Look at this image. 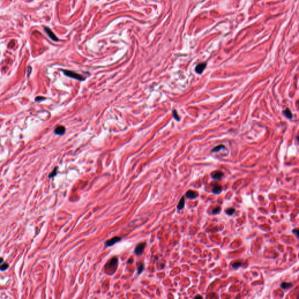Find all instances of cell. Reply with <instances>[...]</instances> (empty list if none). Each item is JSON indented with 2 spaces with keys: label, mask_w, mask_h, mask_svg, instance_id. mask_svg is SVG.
<instances>
[{
  "label": "cell",
  "mask_w": 299,
  "mask_h": 299,
  "mask_svg": "<svg viewBox=\"0 0 299 299\" xmlns=\"http://www.w3.org/2000/svg\"><path fill=\"white\" fill-rule=\"evenodd\" d=\"M283 114L288 119H292L293 118V114L289 108H287L283 111Z\"/></svg>",
  "instance_id": "10"
},
{
  "label": "cell",
  "mask_w": 299,
  "mask_h": 299,
  "mask_svg": "<svg viewBox=\"0 0 299 299\" xmlns=\"http://www.w3.org/2000/svg\"><path fill=\"white\" fill-rule=\"evenodd\" d=\"M146 245L147 244L146 242H140V244L137 245L134 249V254L136 255H140L142 254Z\"/></svg>",
  "instance_id": "3"
},
{
  "label": "cell",
  "mask_w": 299,
  "mask_h": 299,
  "mask_svg": "<svg viewBox=\"0 0 299 299\" xmlns=\"http://www.w3.org/2000/svg\"><path fill=\"white\" fill-rule=\"evenodd\" d=\"M235 212H236V209H235L234 208H233V207H231V208L228 209L226 211V213H227L228 215H229V216L233 215V214L235 213Z\"/></svg>",
  "instance_id": "16"
},
{
  "label": "cell",
  "mask_w": 299,
  "mask_h": 299,
  "mask_svg": "<svg viewBox=\"0 0 299 299\" xmlns=\"http://www.w3.org/2000/svg\"><path fill=\"white\" fill-rule=\"evenodd\" d=\"M121 239V237H114L112 238V239H108L105 243V245L106 246H108V247H109V246H111L112 245H114L116 244V243H117L118 242H119V241H120Z\"/></svg>",
  "instance_id": "4"
},
{
  "label": "cell",
  "mask_w": 299,
  "mask_h": 299,
  "mask_svg": "<svg viewBox=\"0 0 299 299\" xmlns=\"http://www.w3.org/2000/svg\"><path fill=\"white\" fill-rule=\"evenodd\" d=\"M195 299H197V298H200V299H202V297L201 296H200V295H197V296H195Z\"/></svg>",
  "instance_id": "25"
},
{
  "label": "cell",
  "mask_w": 299,
  "mask_h": 299,
  "mask_svg": "<svg viewBox=\"0 0 299 299\" xmlns=\"http://www.w3.org/2000/svg\"><path fill=\"white\" fill-rule=\"evenodd\" d=\"M57 170H58V167H55V169H54V170L53 171H52V172H51V173H50V174L49 175V177H48L49 178H53L54 177H55L56 175H57Z\"/></svg>",
  "instance_id": "15"
},
{
  "label": "cell",
  "mask_w": 299,
  "mask_h": 299,
  "mask_svg": "<svg viewBox=\"0 0 299 299\" xmlns=\"http://www.w3.org/2000/svg\"><path fill=\"white\" fill-rule=\"evenodd\" d=\"M144 264L142 262H140L138 264L137 267V272L138 275H140L144 271Z\"/></svg>",
  "instance_id": "13"
},
{
  "label": "cell",
  "mask_w": 299,
  "mask_h": 299,
  "mask_svg": "<svg viewBox=\"0 0 299 299\" xmlns=\"http://www.w3.org/2000/svg\"><path fill=\"white\" fill-rule=\"evenodd\" d=\"M292 233H293V234H295V235H296L299 238V229H293V230H292Z\"/></svg>",
  "instance_id": "21"
},
{
  "label": "cell",
  "mask_w": 299,
  "mask_h": 299,
  "mask_svg": "<svg viewBox=\"0 0 299 299\" xmlns=\"http://www.w3.org/2000/svg\"><path fill=\"white\" fill-rule=\"evenodd\" d=\"M118 263V259L116 257L112 258L105 265V268L106 273L109 275H112L115 272V271L117 269Z\"/></svg>",
  "instance_id": "1"
},
{
  "label": "cell",
  "mask_w": 299,
  "mask_h": 299,
  "mask_svg": "<svg viewBox=\"0 0 299 299\" xmlns=\"http://www.w3.org/2000/svg\"><path fill=\"white\" fill-rule=\"evenodd\" d=\"M44 99H45V97H38L37 98H35V101H38V102H39V101H42L44 100Z\"/></svg>",
  "instance_id": "22"
},
{
  "label": "cell",
  "mask_w": 299,
  "mask_h": 299,
  "mask_svg": "<svg viewBox=\"0 0 299 299\" xmlns=\"http://www.w3.org/2000/svg\"><path fill=\"white\" fill-rule=\"evenodd\" d=\"M185 196L186 197L187 199H191V200H193V199H195L196 198H197V197L199 196V193L196 191H193V190H187V191L186 192Z\"/></svg>",
  "instance_id": "6"
},
{
  "label": "cell",
  "mask_w": 299,
  "mask_h": 299,
  "mask_svg": "<svg viewBox=\"0 0 299 299\" xmlns=\"http://www.w3.org/2000/svg\"><path fill=\"white\" fill-rule=\"evenodd\" d=\"M223 173L222 171H216L212 173V177L213 179L216 180H220L223 176Z\"/></svg>",
  "instance_id": "7"
},
{
  "label": "cell",
  "mask_w": 299,
  "mask_h": 299,
  "mask_svg": "<svg viewBox=\"0 0 299 299\" xmlns=\"http://www.w3.org/2000/svg\"><path fill=\"white\" fill-rule=\"evenodd\" d=\"M221 210V207H216V208H214L213 210H212V213L213 214H216L219 213L220 212Z\"/></svg>",
  "instance_id": "20"
},
{
  "label": "cell",
  "mask_w": 299,
  "mask_h": 299,
  "mask_svg": "<svg viewBox=\"0 0 299 299\" xmlns=\"http://www.w3.org/2000/svg\"><path fill=\"white\" fill-rule=\"evenodd\" d=\"M222 190V186H220L219 185H216L213 186V190H212V192L214 194L218 195V194H220L221 193Z\"/></svg>",
  "instance_id": "12"
},
{
  "label": "cell",
  "mask_w": 299,
  "mask_h": 299,
  "mask_svg": "<svg viewBox=\"0 0 299 299\" xmlns=\"http://www.w3.org/2000/svg\"><path fill=\"white\" fill-rule=\"evenodd\" d=\"M62 71H63L64 74L65 75L68 76V77L72 78L75 79V80H80V81H84V80H85V78H84V77H83V76L80 75V74L76 73V72H75L72 71L65 70H62Z\"/></svg>",
  "instance_id": "2"
},
{
  "label": "cell",
  "mask_w": 299,
  "mask_h": 299,
  "mask_svg": "<svg viewBox=\"0 0 299 299\" xmlns=\"http://www.w3.org/2000/svg\"><path fill=\"white\" fill-rule=\"evenodd\" d=\"M298 105H299V100L298 101Z\"/></svg>",
  "instance_id": "27"
},
{
  "label": "cell",
  "mask_w": 299,
  "mask_h": 299,
  "mask_svg": "<svg viewBox=\"0 0 299 299\" xmlns=\"http://www.w3.org/2000/svg\"><path fill=\"white\" fill-rule=\"evenodd\" d=\"M242 263L240 262H234L232 264V267L234 269H238L239 267L241 266Z\"/></svg>",
  "instance_id": "17"
},
{
  "label": "cell",
  "mask_w": 299,
  "mask_h": 299,
  "mask_svg": "<svg viewBox=\"0 0 299 299\" xmlns=\"http://www.w3.org/2000/svg\"><path fill=\"white\" fill-rule=\"evenodd\" d=\"M65 128L62 126H59L55 130V133L57 135H62L65 133Z\"/></svg>",
  "instance_id": "9"
},
{
  "label": "cell",
  "mask_w": 299,
  "mask_h": 299,
  "mask_svg": "<svg viewBox=\"0 0 299 299\" xmlns=\"http://www.w3.org/2000/svg\"><path fill=\"white\" fill-rule=\"evenodd\" d=\"M173 116L175 119L177 120H179V117H178V116L177 115V113L176 111H173Z\"/></svg>",
  "instance_id": "23"
},
{
  "label": "cell",
  "mask_w": 299,
  "mask_h": 299,
  "mask_svg": "<svg viewBox=\"0 0 299 299\" xmlns=\"http://www.w3.org/2000/svg\"><path fill=\"white\" fill-rule=\"evenodd\" d=\"M8 268H9V265H8L7 263H3V264L1 265V271H5V270L7 269Z\"/></svg>",
  "instance_id": "18"
},
{
  "label": "cell",
  "mask_w": 299,
  "mask_h": 299,
  "mask_svg": "<svg viewBox=\"0 0 299 299\" xmlns=\"http://www.w3.org/2000/svg\"><path fill=\"white\" fill-rule=\"evenodd\" d=\"M206 66V64L205 62H202V63L199 64L197 65V66L196 67V72L198 74H202V72L203 71V70H204V68H205Z\"/></svg>",
  "instance_id": "8"
},
{
  "label": "cell",
  "mask_w": 299,
  "mask_h": 299,
  "mask_svg": "<svg viewBox=\"0 0 299 299\" xmlns=\"http://www.w3.org/2000/svg\"><path fill=\"white\" fill-rule=\"evenodd\" d=\"M224 148V146L223 145H219V146H218L217 147H214V148L212 150L213 152H217L219 151V150L223 149V148Z\"/></svg>",
  "instance_id": "19"
},
{
  "label": "cell",
  "mask_w": 299,
  "mask_h": 299,
  "mask_svg": "<svg viewBox=\"0 0 299 299\" xmlns=\"http://www.w3.org/2000/svg\"><path fill=\"white\" fill-rule=\"evenodd\" d=\"M185 196H182L181 197V199H180V201L179 202L178 205H177V209L179 210H182V209H183L184 207H185Z\"/></svg>",
  "instance_id": "11"
},
{
  "label": "cell",
  "mask_w": 299,
  "mask_h": 299,
  "mask_svg": "<svg viewBox=\"0 0 299 299\" xmlns=\"http://www.w3.org/2000/svg\"><path fill=\"white\" fill-rule=\"evenodd\" d=\"M44 30H45L46 33H47V35L49 36V38L51 39L52 40H53V41H55V42L59 41V39H58V38H57V37L56 36V35H55V33H54L52 31V30L48 28V27H44Z\"/></svg>",
  "instance_id": "5"
},
{
  "label": "cell",
  "mask_w": 299,
  "mask_h": 299,
  "mask_svg": "<svg viewBox=\"0 0 299 299\" xmlns=\"http://www.w3.org/2000/svg\"><path fill=\"white\" fill-rule=\"evenodd\" d=\"M297 138V140H298V141H299V137H297V138Z\"/></svg>",
  "instance_id": "26"
},
{
  "label": "cell",
  "mask_w": 299,
  "mask_h": 299,
  "mask_svg": "<svg viewBox=\"0 0 299 299\" xmlns=\"http://www.w3.org/2000/svg\"><path fill=\"white\" fill-rule=\"evenodd\" d=\"M292 286V283H288V282H283V283L280 285V287H281V288L283 289H285V290L291 288Z\"/></svg>",
  "instance_id": "14"
},
{
  "label": "cell",
  "mask_w": 299,
  "mask_h": 299,
  "mask_svg": "<svg viewBox=\"0 0 299 299\" xmlns=\"http://www.w3.org/2000/svg\"><path fill=\"white\" fill-rule=\"evenodd\" d=\"M133 261H134V260H133V259L132 258H130V259H129V260H128V261H127V263H133Z\"/></svg>",
  "instance_id": "24"
}]
</instances>
